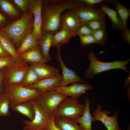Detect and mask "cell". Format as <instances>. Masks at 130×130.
I'll return each mask as SVG.
<instances>
[{
    "label": "cell",
    "instance_id": "6da1fadb",
    "mask_svg": "<svg viewBox=\"0 0 130 130\" xmlns=\"http://www.w3.org/2000/svg\"><path fill=\"white\" fill-rule=\"evenodd\" d=\"M80 5L76 0L43 1L41 10L42 35L49 32L55 34L59 31L61 28L60 18L63 13Z\"/></svg>",
    "mask_w": 130,
    "mask_h": 130
},
{
    "label": "cell",
    "instance_id": "7a4b0ae2",
    "mask_svg": "<svg viewBox=\"0 0 130 130\" xmlns=\"http://www.w3.org/2000/svg\"><path fill=\"white\" fill-rule=\"evenodd\" d=\"M33 18L30 12L24 13L18 20L2 29L14 44L19 47L23 38L27 34L32 33Z\"/></svg>",
    "mask_w": 130,
    "mask_h": 130
},
{
    "label": "cell",
    "instance_id": "3957f363",
    "mask_svg": "<svg viewBox=\"0 0 130 130\" xmlns=\"http://www.w3.org/2000/svg\"><path fill=\"white\" fill-rule=\"evenodd\" d=\"M88 58L90 61L88 69L84 74L85 78L91 79L96 74L101 72L115 69H122L127 73L129 71L126 67V65L130 59L124 61L117 60L110 62H105L98 60L93 51L89 52Z\"/></svg>",
    "mask_w": 130,
    "mask_h": 130
},
{
    "label": "cell",
    "instance_id": "277c9868",
    "mask_svg": "<svg viewBox=\"0 0 130 130\" xmlns=\"http://www.w3.org/2000/svg\"><path fill=\"white\" fill-rule=\"evenodd\" d=\"M3 94L9 100L10 107L22 102L35 100L42 93L36 89L26 87L19 84L5 87Z\"/></svg>",
    "mask_w": 130,
    "mask_h": 130
},
{
    "label": "cell",
    "instance_id": "5b68a950",
    "mask_svg": "<svg viewBox=\"0 0 130 130\" xmlns=\"http://www.w3.org/2000/svg\"><path fill=\"white\" fill-rule=\"evenodd\" d=\"M85 106L78 99L67 97L61 103L52 115L76 120L83 114Z\"/></svg>",
    "mask_w": 130,
    "mask_h": 130
},
{
    "label": "cell",
    "instance_id": "8992f818",
    "mask_svg": "<svg viewBox=\"0 0 130 130\" xmlns=\"http://www.w3.org/2000/svg\"><path fill=\"white\" fill-rule=\"evenodd\" d=\"M67 97L63 93L53 90L42 93L35 100L47 113L52 115Z\"/></svg>",
    "mask_w": 130,
    "mask_h": 130
},
{
    "label": "cell",
    "instance_id": "52a82bcc",
    "mask_svg": "<svg viewBox=\"0 0 130 130\" xmlns=\"http://www.w3.org/2000/svg\"><path fill=\"white\" fill-rule=\"evenodd\" d=\"M29 65L23 62H16L4 69L3 81L5 87L15 84H20Z\"/></svg>",
    "mask_w": 130,
    "mask_h": 130
},
{
    "label": "cell",
    "instance_id": "ba28073f",
    "mask_svg": "<svg viewBox=\"0 0 130 130\" xmlns=\"http://www.w3.org/2000/svg\"><path fill=\"white\" fill-rule=\"evenodd\" d=\"M35 115L32 121L24 120L23 122L25 125L23 130H43L49 121L51 116L47 113L36 102L32 100Z\"/></svg>",
    "mask_w": 130,
    "mask_h": 130
},
{
    "label": "cell",
    "instance_id": "9c48e42d",
    "mask_svg": "<svg viewBox=\"0 0 130 130\" xmlns=\"http://www.w3.org/2000/svg\"><path fill=\"white\" fill-rule=\"evenodd\" d=\"M72 9L77 15L82 25L94 20L105 21V14L97 6L81 4Z\"/></svg>",
    "mask_w": 130,
    "mask_h": 130
},
{
    "label": "cell",
    "instance_id": "30bf717a",
    "mask_svg": "<svg viewBox=\"0 0 130 130\" xmlns=\"http://www.w3.org/2000/svg\"><path fill=\"white\" fill-rule=\"evenodd\" d=\"M102 107L101 105H97L96 108L92 112L94 122H101L107 130H122L118 122L119 110H117L113 116H109L108 115L110 114L111 111L110 110L103 111L102 110Z\"/></svg>",
    "mask_w": 130,
    "mask_h": 130
},
{
    "label": "cell",
    "instance_id": "8fae6325",
    "mask_svg": "<svg viewBox=\"0 0 130 130\" xmlns=\"http://www.w3.org/2000/svg\"><path fill=\"white\" fill-rule=\"evenodd\" d=\"M43 0H30L28 7L33 18L32 34L38 41L42 35L41 32L42 17L41 10Z\"/></svg>",
    "mask_w": 130,
    "mask_h": 130
},
{
    "label": "cell",
    "instance_id": "7c38bea8",
    "mask_svg": "<svg viewBox=\"0 0 130 130\" xmlns=\"http://www.w3.org/2000/svg\"><path fill=\"white\" fill-rule=\"evenodd\" d=\"M61 46L59 45L57 47L56 57L62 70L63 78L62 81L58 86H66L75 82H85L86 81L85 80L82 78L76 72L69 69L65 64L60 53Z\"/></svg>",
    "mask_w": 130,
    "mask_h": 130
},
{
    "label": "cell",
    "instance_id": "4fadbf2b",
    "mask_svg": "<svg viewBox=\"0 0 130 130\" xmlns=\"http://www.w3.org/2000/svg\"><path fill=\"white\" fill-rule=\"evenodd\" d=\"M93 87L87 83L81 84L80 82H75L69 86H57L53 90H56L69 96L78 99L86 91L92 90Z\"/></svg>",
    "mask_w": 130,
    "mask_h": 130
},
{
    "label": "cell",
    "instance_id": "5bb4252c",
    "mask_svg": "<svg viewBox=\"0 0 130 130\" xmlns=\"http://www.w3.org/2000/svg\"><path fill=\"white\" fill-rule=\"evenodd\" d=\"M60 23L61 28L73 32L83 25L76 13L72 9L67 10L63 13L61 16Z\"/></svg>",
    "mask_w": 130,
    "mask_h": 130
},
{
    "label": "cell",
    "instance_id": "9a60e30c",
    "mask_svg": "<svg viewBox=\"0 0 130 130\" xmlns=\"http://www.w3.org/2000/svg\"><path fill=\"white\" fill-rule=\"evenodd\" d=\"M62 75L40 79L31 85L25 86L36 89L42 93L48 91L53 90L55 87L58 86L62 80Z\"/></svg>",
    "mask_w": 130,
    "mask_h": 130
},
{
    "label": "cell",
    "instance_id": "2e32d148",
    "mask_svg": "<svg viewBox=\"0 0 130 130\" xmlns=\"http://www.w3.org/2000/svg\"><path fill=\"white\" fill-rule=\"evenodd\" d=\"M33 69L40 79L52 77L60 74L58 69L42 63H29Z\"/></svg>",
    "mask_w": 130,
    "mask_h": 130
},
{
    "label": "cell",
    "instance_id": "e0dca14e",
    "mask_svg": "<svg viewBox=\"0 0 130 130\" xmlns=\"http://www.w3.org/2000/svg\"><path fill=\"white\" fill-rule=\"evenodd\" d=\"M85 100L84 111L83 114L76 120L84 130H92V123L94 122V118L90 111L91 102L87 97H85Z\"/></svg>",
    "mask_w": 130,
    "mask_h": 130
},
{
    "label": "cell",
    "instance_id": "ac0fdd59",
    "mask_svg": "<svg viewBox=\"0 0 130 130\" xmlns=\"http://www.w3.org/2000/svg\"><path fill=\"white\" fill-rule=\"evenodd\" d=\"M19 55L22 61L26 63L39 62L46 63L47 62L42 55L39 44Z\"/></svg>",
    "mask_w": 130,
    "mask_h": 130
},
{
    "label": "cell",
    "instance_id": "d6986e66",
    "mask_svg": "<svg viewBox=\"0 0 130 130\" xmlns=\"http://www.w3.org/2000/svg\"><path fill=\"white\" fill-rule=\"evenodd\" d=\"M107 4H103L98 6L100 9L109 17L111 21V28L113 30H118L123 31V26L121 21L118 16L115 9L111 8Z\"/></svg>",
    "mask_w": 130,
    "mask_h": 130
},
{
    "label": "cell",
    "instance_id": "ffe728a7",
    "mask_svg": "<svg viewBox=\"0 0 130 130\" xmlns=\"http://www.w3.org/2000/svg\"><path fill=\"white\" fill-rule=\"evenodd\" d=\"M0 43L5 49L18 62L23 61L15 48L14 44L2 29L0 28Z\"/></svg>",
    "mask_w": 130,
    "mask_h": 130
},
{
    "label": "cell",
    "instance_id": "44dd1931",
    "mask_svg": "<svg viewBox=\"0 0 130 130\" xmlns=\"http://www.w3.org/2000/svg\"><path fill=\"white\" fill-rule=\"evenodd\" d=\"M54 34L52 32L46 33L42 35L38 41L42 55L47 62L50 61L51 59L49 51L52 46V38Z\"/></svg>",
    "mask_w": 130,
    "mask_h": 130
},
{
    "label": "cell",
    "instance_id": "7402d4cb",
    "mask_svg": "<svg viewBox=\"0 0 130 130\" xmlns=\"http://www.w3.org/2000/svg\"><path fill=\"white\" fill-rule=\"evenodd\" d=\"M54 121L56 126L61 130H84L75 119L54 116Z\"/></svg>",
    "mask_w": 130,
    "mask_h": 130
},
{
    "label": "cell",
    "instance_id": "603a6c76",
    "mask_svg": "<svg viewBox=\"0 0 130 130\" xmlns=\"http://www.w3.org/2000/svg\"><path fill=\"white\" fill-rule=\"evenodd\" d=\"M75 32L62 28L53 36L52 46L57 47L59 45L65 44L68 42L71 39L76 36Z\"/></svg>",
    "mask_w": 130,
    "mask_h": 130
},
{
    "label": "cell",
    "instance_id": "cb8c5ba5",
    "mask_svg": "<svg viewBox=\"0 0 130 130\" xmlns=\"http://www.w3.org/2000/svg\"><path fill=\"white\" fill-rule=\"evenodd\" d=\"M10 108L13 110L26 116L30 121H32L34 118L35 112L32 100L18 103Z\"/></svg>",
    "mask_w": 130,
    "mask_h": 130
},
{
    "label": "cell",
    "instance_id": "d4e9b609",
    "mask_svg": "<svg viewBox=\"0 0 130 130\" xmlns=\"http://www.w3.org/2000/svg\"><path fill=\"white\" fill-rule=\"evenodd\" d=\"M113 5L120 17L122 22L123 30L124 31L128 28L127 23L130 15V9L123 5L118 0H111L110 3Z\"/></svg>",
    "mask_w": 130,
    "mask_h": 130
},
{
    "label": "cell",
    "instance_id": "484cf974",
    "mask_svg": "<svg viewBox=\"0 0 130 130\" xmlns=\"http://www.w3.org/2000/svg\"><path fill=\"white\" fill-rule=\"evenodd\" d=\"M38 41L33 37L32 33L26 35L22 40L20 45L16 50L19 55L22 54L39 45Z\"/></svg>",
    "mask_w": 130,
    "mask_h": 130
},
{
    "label": "cell",
    "instance_id": "4316f807",
    "mask_svg": "<svg viewBox=\"0 0 130 130\" xmlns=\"http://www.w3.org/2000/svg\"><path fill=\"white\" fill-rule=\"evenodd\" d=\"M40 80L33 69L29 65L20 84L23 86H26L32 84Z\"/></svg>",
    "mask_w": 130,
    "mask_h": 130
},
{
    "label": "cell",
    "instance_id": "83f0119b",
    "mask_svg": "<svg viewBox=\"0 0 130 130\" xmlns=\"http://www.w3.org/2000/svg\"><path fill=\"white\" fill-rule=\"evenodd\" d=\"M0 7L3 11L8 16L16 17L19 13L14 6L9 1L6 0H0Z\"/></svg>",
    "mask_w": 130,
    "mask_h": 130
},
{
    "label": "cell",
    "instance_id": "f1b7e54d",
    "mask_svg": "<svg viewBox=\"0 0 130 130\" xmlns=\"http://www.w3.org/2000/svg\"><path fill=\"white\" fill-rule=\"evenodd\" d=\"M10 102L3 93L0 94V117L9 116Z\"/></svg>",
    "mask_w": 130,
    "mask_h": 130
},
{
    "label": "cell",
    "instance_id": "f546056e",
    "mask_svg": "<svg viewBox=\"0 0 130 130\" xmlns=\"http://www.w3.org/2000/svg\"><path fill=\"white\" fill-rule=\"evenodd\" d=\"M92 35L95 39L96 43L99 45H104L107 39L106 30L105 29L94 31Z\"/></svg>",
    "mask_w": 130,
    "mask_h": 130
},
{
    "label": "cell",
    "instance_id": "4dcf8cb0",
    "mask_svg": "<svg viewBox=\"0 0 130 130\" xmlns=\"http://www.w3.org/2000/svg\"><path fill=\"white\" fill-rule=\"evenodd\" d=\"M93 31L99 29L106 30V25L105 21L94 20L91 21L85 24Z\"/></svg>",
    "mask_w": 130,
    "mask_h": 130
},
{
    "label": "cell",
    "instance_id": "1f68e13d",
    "mask_svg": "<svg viewBox=\"0 0 130 130\" xmlns=\"http://www.w3.org/2000/svg\"><path fill=\"white\" fill-rule=\"evenodd\" d=\"M79 3L83 5L98 6L105 4L110 3V0H77Z\"/></svg>",
    "mask_w": 130,
    "mask_h": 130
},
{
    "label": "cell",
    "instance_id": "d6a6232c",
    "mask_svg": "<svg viewBox=\"0 0 130 130\" xmlns=\"http://www.w3.org/2000/svg\"><path fill=\"white\" fill-rule=\"evenodd\" d=\"M16 62H17L12 57H0V71Z\"/></svg>",
    "mask_w": 130,
    "mask_h": 130
},
{
    "label": "cell",
    "instance_id": "836d02e7",
    "mask_svg": "<svg viewBox=\"0 0 130 130\" xmlns=\"http://www.w3.org/2000/svg\"><path fill=\"white\" fill-rule=\"evenodd\" d=\"M82 46H85L90 44L96 43V41L92 35H79Z\"/></svg>",
    "mask_w": 130,
    "mask_h": 130
},
{
    "label": "cell",
    "instance_id": "e575fe53",
    "mask_svg": "<svg viewBox=\"0 0 130 130\" xmlns=\"http://www.w3.org/2000/svg\"><path fill=\"white\" fill-rule=\"evenodd\" d=\"M93 31L92 30L86 25H82L79 27L75 31L77 35H92Z\"/></svg>",
    "mask_w": 130,
    "mask_h": 130
},
{
    "label": "cell",
    "instance_id": "d590c367",
    "mask_svg": "<svg viewBox=\"0 0 130 130\" xmlns=\"http://www.w3.org/2000/svg\"><path fill=\"white\" fill-rule=\"evenodd\" d=\"M13 1L24 13L27 11L30 0H13Z\"/></svg>",
    "mask_w": 130,
    "mask_h": 130
},
{
    "label": "cell",
    "instance_id": "8d00e7d4",
    "mask_svg": "<svg viewBox=\"0 0 130 130\" xmlns=\"http://www.w3.org/2000/svg\"><path fill=\"white\" fill-rule=\"evenodd\" d=\"M54 117L53 115H51L49 121L43 130H61L55 124Z\"/></svg>",
    "mask_w": 130,
    "mask_h": 130
},
{
    "label": "cell",
    "instance_id": "74e56055",
    "mask_svg": "<svg viewBox=\"0 0 130 130\" xmlns=\"http://www.w3.org/2000/svg\"><path fill=\"white\" fill-rule=\"evenodd\" d=\"M121 34L123 40L130 44V30L128 28V27L125 31H122L121 32Z\"/></svg>",
    "mask_w": 130,
    "mask_h": 130
},
{
    "label": "cell",
    "instance_id": "f35d334b",
    "mask_svg": "<svg viewBox=\"0 0 130 130\" xmlns=\"http://www.w3.org/2000/svg\"><path fill=\"white\" fill-rule=\"evenodd\" d=\"M4 75V70L3 69L0 71V94L3 93L5 88L3 78Z\"/></svg>",
    "mask_w": 130,
    "mask_h": 130
},
{
    "label": "cell",
    "instance_id": "ab89813d",
    "mask_svg": "<svg viewBox=\"0 0 130 130\" xmlns=\"http://www.w3.org/2000/svg\"><path fill=\"white\" fill-rule=\"evenodd\" d=\"M12 57L5 49L0 43V57Z\"/></svg>",
    "mask_w": 130,
    "mask_h": 130
},
{
    "label": "cell",
    "instance_id": "60d3db41",
    "mask_svg": "<svg viewBox=\"0 0 130 130\" xmlns=\"http://www.w3.org/2000/svg\"><path fill=\"white\" fill-rule=\"evenodd\" d=\"M7 21L6 17L0 13V28L6 24Z\"/></svg>",
    "mask_w": 130,
    "mask_h": 130
},
{
    "label": "cell",
    "instance_id": "b9f144b4",
    "mask_svg": "<svg viewBox=\"0 0 130 130\" xmlns=\"http://www.w3.org/2000/svg\"><path fill=\"white\" fill-rule=\"evenodd\" d=\"M130 76L128 77V78L126 80L124 84V87L125 88H126L129 85L130 83Z\"/></svg>",
    "mask_w": 130,
    "mask_h": 130
},
{
    "label": "cell",
    "instance_id": "7bdbcfd3",
    "mask_svg": "<svg viewBox=\"0 0 130 130\" xmlns=\"http://www.w3.org/2000/svg\"><path fill=\"white\" fill-rule=\"evenodd\" d=\"M127 130H130V124H129V125L128 128L127 129Z\"/></svg>",
    "mask_w": 130,
    "mask_h": 130
}]
</instances>
